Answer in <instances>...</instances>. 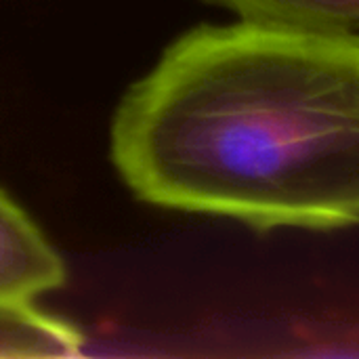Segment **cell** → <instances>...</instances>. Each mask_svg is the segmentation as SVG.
Listing matches in <instances>:
<instances>
[{
    "instance_id": "obj_1",
    "label": "cell",
    "mask_w": 359,
    "mask_h": 359,
    "mask_svg": "<svg viewBox=\"0 0 359 359\" xmlns=\"http://www.w3.org/2000/svg\"><path fill=\"white\" fill-rule=\"evenodd\" d=\"M111 160L166 210L257 231L359 225V29H187L120 99Z\"/></svg>"
},
{
    "instance_id": "obj_2",
    "label": "cell",
    "mask_w": 359,
    "mask_h": 359,
    "mask_svg": "<svg viewBox=\"0 0 359 359\" xmlns=\"http://www.w3.org/2000/svg\"><path fill=\"white\" fill-rule=\"evenodd\" d=\"M67 269L36 223L0 191V305H34L61 288Z\"/></svg>"
},
{
    "instance_id": "obj_3",
    "label": "cell",
    "mask_w": 359,
    "mask_h": 359,
    "mask_svg": "<svg viewBox=\"0 0 359 359\" xmlns=\"http://www.w3.org/2000/svg\"><path fill=\"white\" fill-rule=\"evenodd\" d=\"M82 332L34 305H0V359L74 358Z\"/></svg>"
},
{
    "instance_id": "obj_4",
    "label": "cell",
    "mask_w": 359,
    "mask_h": 359,
    "mask_svg": "<svg viewBox=\"0 0 359 359\" xmlns=\"http://www.w3.org/2000/svg\"><path fill=\"white\" fill-rule=\"evenodd\" d=\"M240 21L309 29H359V0H208Z\"/></svg>"
}]
</instances>
